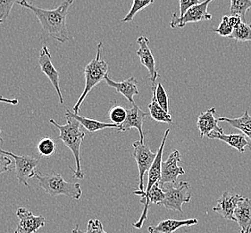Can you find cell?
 <instances>
[{
    "label": "cell",
    "mask_w": 251,
    "mask_h": 233,
    "mask_svg": "<svg viewBox=\"0 0 251 233\" xmlns=\"http://www.w3.org/2000/svg\"><path fill=\"white\" fill-rule=\"evenodd\" d=\"M74 0H65L57 8L53 10H46L37 7L27 0L17 1L16 4L28 8L31 11L40 21L44 33L55 39L61 43H65L69 40V33L66 26V18L68 10L73 5Z\"/></svg>",
    "instance_id": "cell-1"
},
{
    "label": "cell",
    "mask_w": 251,
    "mask_h": 233,
    "mask_svg": "<svg viewBox=\"0 0 251 233\" xmlns=\"http://www.w3.org/2000/svg\"><path fill=\"white\" fill-rule=\"evenodd\" d=\"M66 123L65 126H61L57 122L51 118L50 123L53 124L55 127L59 129V137L66 146L73 152L76 162V171L70 168L71 171L75 174V178L83 179L84 173L81 169V160H80V146L81 143L85 137V133L80 129V123L77 121L74 117L66 113Z\"/></svg>",
    "instance_id": "cell-2"
},
{
    "label": "cell",
    "mask_w": 251,
    "mask_h": 233,
    "mask_svg": "<svg viewBox=\"0 0 251 233\" xmlns=\"http://www.w3.org/2000/svg\"><path fill=\"white\" fill-rule=\"evenodd\" d=\"M103 49V42L100 41L97 46V53L95 58L86 66L84 69V76H85V87L82 91L79 100L77 101L75 105L73 107V112L75 114H78L80 112V106L82 102H84L88 94L91 92L93 88L100 83L102 80L105 79V77L108 74L109 66L107 62L103 59H100L101 51Z\"/></svg>",
    "instance_id": "cell-3"
},
{
    "label": "cell",
    "mask_w": 251,
    "mask_h": 233,
    "mask_svg": "<svg viewBox=\"0 0 251 233\" xmlns=\"http://www.w3.org/2000/svg\"><path fill=\"white\" fill-rule=\"evenodd\" d=\"M35 177L39 180L40 188L52 198L65 195L68 198L79 200L82 195L80 183L66 182L58 173L42 174L36 172Z\"/></svg>",
    "instance_id": "cell-4"
},
{
    "label": "cell",
    "mask_w": 251,
    "mask_h": 233,
    "mask_svg": "<svg viewBox=\"0 0 251 233\" xmlns=\"http://www.w3.org/2000/svg\"><path fill=\"white\" fill-rule=\"evenodd\" d=\"M170 133V129L168 128L163 137V140L161 143L160 147L158 149V151L156 152V157L155 161L153 162L152 166L148 172V183H147V188L144 191L141 190H137L134 191L135 195L141 196V198L140 202L144 204V208L142 210L141 217L136 222L133 223V227L136 229H141L143 226V223L148 218V212H149V208H150V200H149V194L151 192V188H153L156 184L159 183L161 178V164H162V157H163V152H164V148L166 146V139Z\"/></svg>",
    "instance_id": "cell-5"
},
{
    "label": "cell",
    "mask_w": 251,
    "mask_h": 233,
    "mask_svg": "<svg viewBox=\"0 0 251 233\" xmlns=\"http://www.w3.org/2000/svg\"><path fill=\"white\" fill-rule=\"evenodd\" d=\"M166 193V198L159 205L165 206L170 211H178L182 213V206L191 201V192L190 191V184L186 181H181L179 185L167 184V186L161 187Z\"/></svg>",
    "instance_id": "cell-6"
},
{
    "label": "cell",
    "mask_w": 251,
    "mask_h": 233,
    "mask_svg": "<svg viewBox=\"0 0 251 233\" xmlns=\"http://www.w3.org/2000/svg\"><path fill=\"white\" fill-rule=\"evenodd\" d=\"M2 152L15 160V176L19 184H23L30 188L28 181L31 177H35V168L40 163V157H31L29 155L19 156L4 150H2Z\"/></svg>",
    "instance_id": "cell-7"
},
{
    "label": "cell",
    "mask_w": 251,
    "mask_h": 233,
    "mask_svg": "<svg viewBox=\"0 0 251 233\" xmlns=\"http://www.w3.org/2000/svg\"><path fill=\"white\" fill-rule=\"evenodd\" d=\"M215 0H205L204 2L200 3L199 5H194L186 12L184 15L178 17L176 13L172 15L170 27L182 28L189 23H199L201 21L211 20L212 15L208 13V5Z\"/></svg>",
    "instance_id": "cell-8"
},
{
    "label": "cell",
    "mask_w": 251,
    "mask_h": 233,
    "mask_svg": "<svg viewBox=\"0 0 251 233\" xmlns=\"http://www.w3.org/2000/svg\"><path fill=\"white\" fill-rule=\"evenodd\" d=\"M133 146V153L132 157L135 159L136 162L138 164V169H139V177H140V181H139V190L144 191V175L146 173L149 172L151 169L153 162L155 161L156 157V152H152L151 149L148 146H146L144 143L141 142V140H137L132 144Z\"/></svg>",
    "instance_id": "cell-9"
},
{
    "label": "cell",
    "mask_w": 251,
    "mask_h": 233,
    "mask_svg": "<svg viewBox=\"0 0 251 233\" xmlns=\"http://www.w3.org/2000/svg\"><path fill=\"white\" fill-rule=\"evenodd\" d=\"M181 153L178 150H174L170 153L166 162H162L161 164V178L159 186L163 187L166 184L177 185V179L179 176L184 175L185 171L183 168L178 165L181 162Z\"/></svg>",
    "instance_id": "cell-10"
},
{
    "label": "cell",
    "mask_w": 251,
    "mask_h": 233,
    "mask_svg": "<svg viewBox=\"0 0 251 233\" xmlns=\"http://www.w3.org/2000/svg\"><path fill=\"white\" fill-rule=\"evenodd\" d=\"M137 43L139 44V49L136 53L140 58L141 64L149 72L152 87H156L157 85L156 79L159 76V73L156 69V60L150 48V41L148 38L141 36L138 38Z\"/></svg>",
    "instance_id": "cell-11"
},
{
    "label": "cell",
    "mask_w": 251,
    "mask_h": 233,
    "mask_svg": "<svg viewBox=\"0 0 251 233\" xmlns=\"http://www.w3.org/2000/svg\"><path fill=\"white\" fill-rule=\"evenodd\" d=\"M39 64H40V70L45 74L46 76L50 79L52 83L53 87H55V91L57 92V95L59 98L60 104H64L65 101L61 92L60 86H59V72L56 70L55 66L52 62V56L50 51L48 50L47 46H43L40 51L39 56Z\"/></svg>",
    "instance_id": "cell-12"
},
{
    "label": "cell",
    "mask_w": 251,
    "mask_h": 233,
    "mask_svg": "<svg viewBox=\"0 0 251 233\" xmlns=\"http://www.w3.org/2000/svg\"><path fill=\"white\" fill-rule=\"evenodd\" d=\"M19 223L15 233H35L45 226V218L43 216H35L26 208L21 207L16 212Z\"/></svg>",
    "instance_id": "cell-13"
},
{
    "label": "cell",
    "mask_w": 251,
    "mask_h": 233,
    "mask_svg": "<svg viewBox=\"0 0 251 233\" xmlns=\"http://www.w3.org/2000/svg\"><path fill=\"white\" fill-rule=\"evenodd\" d=\"M148 116V113L143 112L141 108L137 106L135 103L132 104L131 109H127V116L126 121L121 125L118 130L122 133L129 131L131 128H136L140 133L141 142L144 143V134H143V122Z\"/></svg>",
    "instance_id": "cell-14"
},
{
    "label": "cell",
    "mask_w": 251,
    "mask_h": 233,
    "mask_svg": "<svg viewBox=\"0 0 251 233\" xmlns=\"http://www.w3.org/2000/svg\"><path fill=\"white\" fill-rule=\"evenodd\" d=\"M242 196L238 194H231L226 191L217 201L216 206L213 208L215 213H219L226 220L235 221L234 211Z\"/></svg>",
    "instance_id": "cell-15"
},
{
    "label": "cell",
    "mask_w": 251,
    "mask_h": 233,
    "mask_svg": "<svg viewBox=\"0 0 251 233\" xmlns=\"http://www.w3.org/2000/svg\"><path fill=\"white\" fill-rule=\"evenodd\" d=\"M216 107L208 109L206 112H201L197 119V127L201 133V138L208 136L213 131L224 132L218 126V119L216 118Z\"/></svg>",
    "instance_id": "cell-16"
},
{
    "label": "cell",
    "mask_w": 251,
    "mask_h": 233,
    "mask_svg": "<svg viewBox=\"0 0 251 233\" xmlns=\"http://www.w3.org/2000/svg\"><path fill=\"white\" fill-rule=\"evenodd\" d=\"M104 80L106 81L107 86L115 88L117 92L121 93L123 96L126 97L131 103L132 104L135 103L133 98L139 94V89H138V81L136 80L134 76H131L124 81L116 82L112 80L109 76H106Z\"/></svg>",
    "instance_id": "cell-17"
},
{
    "label": "cell",
    "mask_w": 251,
    "mask_h": 233,
    "mask_svg": "<svg viewBox=\"0 0 251 233\" xmlns=\"http://www.w3.org/2000/svg\"><path fill=\"white\" fill-rule=\"evenodd\" d=\"M207 137L213 140H220L236 149L240 153H244L250 148V142L243 134L226 135L224 132L213 131Z\"/></svg>",
    "instance_id": "cell-18"
},
{
    "label": "cell",
    "mask_w": 251,
    "mask_h": 233,
    "mask_svg": "<svg viewBox=\"0 0 251 233\" xmlns=\"http://www.w3.org/2000/svg\"><path fill=\"white\" fill-rule=\"evenodd\" d=\"M198 223L196 218L185 219V220H174L166 219L158 223L157 225H151L148 231L150 233H173L176 230L184 227L191 226Z\"/></svg>",
    "instance_id": "cell-19"
},
{
    "label": "cell",
    "mask_w": 251,
    "mask_h": 233,
    "mask_svg": "<svg viewBox=\"0 0 251 233\" xmlns=\"http://www.w3.org/2000/svg\"><path fill=\"white\" fill-rule=\"evenodd\" d=\"M234 218L241 231L251 229V198H241L234 211Z\"/></svg>",
    "instance_id": "cell-20"
},
{
    "label": "cell",
    "mask_w": 251,
    "mask_h": 233,
    "mask_svg": "<svg viewBox=\"0 0 251 233\" xmlns=\"http://www.w3.org/2000/svg\"><path fill=\"white\" fill-rule=\"evenodd\" d=\"M218 121L226 122L230 126L236 128L249 138L250 140V148L249 150L251 151V116L249 114L248 111L244 112L243 115L237 117V118H229V117H218Z\"/></svg>",
    "instance_id": "cell-21"
},
{
    "label": "cell",
    "mask_w": 251,
    "mask_h": 233,
    "mask_svg": "<svg viewBox=\"0 0 251 233\" xmlns=\"http://www.w3.org/2000/svg\"><path fill=\"white\" fill-rule=\"evenodd\" d=\"M66 113H67L72 117H74L77 121L80 122V125L90 133H96V132L100 131V130L106 129V128H117L118 129L120 127V126H117L114 123H105V122L98 121V120L91 119L89 117L80 116L79 114H75L74 112H70L69 110H66Z\"/></svg>",
    "instance_id": "cell-22"
},
{
    "label": "cell",
    "mask_w": 251,
    "mask_h": 233,
    "mask_svg": "<svg viewBox=\"0 0 251 233\" xmlns=\"http://www.w3.org/2000/svg\"><path fill=\"white\" fill-rule=\"evenodd\" d=\"M150 114H151V118L153 120L159 123H168V124H173V118L169 112H166L162 107L158 104L156 101L155 94H153V98L151 103L148 105Z\"/></svg>",
    "instance_id": "cell-23"
},
{
    "label": "cell",
    "mask_w": 251,
    "mask_h": 233,
    "mask_svg": "<svg viewBox=\"0 0 251 233\" xmlns=\"http://www.w3.org/2000/svg\"><path fill=\"white\" fill-rule=\"evenodd\" d=\"M155 3V0H133L132 5H131V10L129 13L121 20L122 23H128L133 20L135 16L139 12L145 9L149 5H152Z\"/></svg>",
    "instance_id": "cell-24"
},
{
    "label": "cell",
    "mask_w": 251,
    "mask_h": 233,
    "mask_svg": "<svg viewBox=\"0 0 251 233\" xmlns=\"http://www.w3.org/2000/svg\"><path fill=\"white\" fill-rule=\"evenodd\" d=\"M230 38L237 41H251V23L247 24L242 22L240 26L234 28Z\"/></svg>",
    "instance_id": "cell-25"
},
{
    "label": "cell",
    "mask_w": 251,
    "mask_h": 233,
    "mask_svg": "<svg viewBox=\"0 0 251 233\" xmlns=\"http://www.w3.org/2000/svg\"><path fill=\"white\" fill-rule=\"evenodd\" d=\"M250 9H251V0H231L229 13L231 15H239L244 18V15Z\"/></svg>",
    "instance_id": "cell-26"
},
{
    "label": "cell",
    "mask_w": 251,
    "mask_h": 233,
    "mask_svg": "<svg viewBox=\"0 0 251 233\" xmlns=\"http://www.w3.org/2000/svg\"><path fill=\"white\" fill-rule=\"evenodd\" d=\"M55 150L56 145L54 139L50 137H43L38 144V151L40 152L41 156H52L55 153Z\"/></svg>",
    "instance_id": "cell-27"
},
{
    "label": "cell",
    "mask_w": 251,
    "mask_h": 233,
    "mask_svg": "<svg viewBox=\"0 0 251 233\" xmlns=\"http://www.w3.org/2000/svg\"><path fill=\"white\" fill-rule=\"evenodd\" d=\"M108 115L110 117L111 121L117 126H121L124 122L126 121L127 116V109L120 105H114L111 107Z\"/></svg>",
    "instance_id": "cell-28"
},
{
    "label": "cell",
    "mask_w": 251,
    "mask_h": 233,
    "mask_svg": "<svg viewBox=\"0 0 251 233\" xmlns=\"http://www.w3.org/2000/svg\"><path fill=\"white\" fill-rule=\"evenodd\" d=\"M71 233H107L104 230L103 224L99 219H91L88 222V228L87 231L83 232L79 228V225L77 224L75 229L72 230Z\"/></svg>",
    "instance_id": "cell-29"
},
{
    "label": "cell",
    "mask_w": 251,
    "mask_h": 233,
    "mask_svg": "<svg viewBox=\"0 0 251 233\" xmlns=\"http://www.w3.org/2000/svg\"><path fill=\"white\" fill-rule=\"evenodd\" d=\"M153 94H155L156 101L166 112H168V94L166 93V90L162 84L158 83L156 87H152Z\"/></svg>",
    "instance_id": "cell-30"
},
{
    "label": "cell",
    "mask_w": 251,
    "mask_h": 233,
    "mask_svg": "<svg viewBox=\"0 0 251 233\" xmlns=\"http://www.w3.org/2000/svg\"><path fill=\"white\" fill-rule=\"evenodd\" d=\"M233 27L231 26L230 22H229V16L228 15H224L222 17L221 23L219 24V26L216 29H213L212 31L216 32L218 35L222 37H228L230 38V36L233 32Z\"/></svg>",
    "instance_id": "cell-31"
},
{
    "label": "cell",
    "mask_w": 251,
    "mask_h": 233,
    "mask_svg": "<svg viewBox=\"0 0 251 233\" xmlns=\"http://www.w3.org/2000/svg\"><path fill=\"white\" fill-rule=\"evenodd\" d=\"M17 0H0V25L9 17L11 11Z\"/></svg>",
    "instance_id": "cell-32"
},
{
    "label": "cell",
    "mask_w": 251,
    "mask_h": 233,
    "mask_svg": "<svg viewBox=\"0 0 251 233\" xmlns=\"http://www.w3.org/2000/svg\"><path fill=\"white\" fill-rule=\"evenodd\" d=\"M166 198V193L161 188L159 184L157 183L153 188H151V192L149 194V200L150 202L158 204L164 201Z\"/></svg>",
    "instance_id": "cell-33"
},
{
    "label": "cell",
    "mask_w": 251,
    "mask_h": 233,
    "mask_svg": "<svg viewBox=\"0 0 251 233\" xmlns=\"http://www.w3.org/2000/svg\"><path fill=\"white\" fill-rule=\"evenodd\" d=\"M11 164L12 160L7 155L4 154L2 152V149L0 148V174L10 172L11 169L9 166Z\"/></svg>",
    "instance_id": "cell-34"
},
{
    "label": "cell",
    "mask_w": 251,
    "mask_h": 233,
    "mask_svg": "<svg viewBox=\"0 0 251 233\" xmlns=\"http://www.w3.org/2000/svg\"><path fill=\"white\" fill-rule=\"evenodd\" d=\"M199 4H200V0H179L181 16L184 15L188 9Z\"/></svg>",
    "instance_id": "cell-35"
},
{
    "label": "cell",
    "mask_w": 251,
    "mask_h": 233,
    "mask_svg": "<svg viewBox=\"0 0 251 233\" xmlns=\"http://www.w3.org/2000/svg\"><path fill=\"white\" fill-rule=\"evenodd\" d=\"M242 19L243 18H241V16H239V15H231V16H229V22H230L231 26L233 27V29L241 25V23L243 22Z\"/></svg>",
    "instance_id": "cell-36"
},
{
    "label": "cell",
    "mask_w": 251,
    "mask_h": 233,
    "mask_svg": "<svg viewBox=\"0 0 251 233\" xmlns=\"http://www.w3.org/2000/svg\"><path fill=\"white\" fill-rule=\"evenodd\" d=\"M0 102L7 103V104H11V105H17L19 103V101L17 99H7L5 97L0 96Z\"/></svg>",
    "instance_id": "cell-37"
},
{
    "label": "cell",
    "mask_w": 251,
    "mask_h": 233,
    "mask_svg": "<svg viewBox=\"0 0 251 233\" xmlns=\"http://www.w3.org/2000/svg\"><path fill=\"white\" fill-rule=\"evenodd\" d=\"M241 233H251V229L247 231H241Z\"/></svg>",
    "instance_id": "cell-38"
},
{
    "label": "cell",
    "mask_w": 251,
    "mask_h": 233,
    "mask_svg": "<svg viewBox=\"0 0 251 233\" xmlns=\"http://www.w3.org/2000/svg\"><path fill=\"white\" fill-rule=\"evenodd\" d=\"M1 133H2V130H1V128H0V143H1V144H3L4 141H3V138L1 137Z\"/></svg>",
    "instance_id": "cell-39"
}]
</instances>
